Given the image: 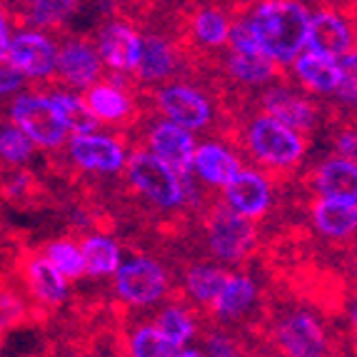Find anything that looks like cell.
I'll return each mask as SVG.
<instances>
[{"mask_svg":"<svg viewBox=\"0 0 357 357\" xmlns=\"http://www.w3.org/2000/svg\"><path fill=\"white\" fill-rule=\"evenodd\" d=\"M238 18L250 28L265 58L285 70L295 55L305 50L310 8L305 0H248Z\"/></svg>","mask_w":357,"mask_h":357,"instance_id":"1","label":"cell"},{"mask_svg":"<svg viewBox=\"0 0 357 357\" xmlns=\"http://www.w3.org/2000/svg\"><path fill=\"white\" fill-rule=\"evenodd\" d=\"M245 148L252 155V160L265 170L287 173L303 160L305 135L275 120L273 115L257 113L245 126Z\"/></svg>","mask_w":357,"mask_h":357,"instance_id":"2","label":"cell"},{"mask_svg":"<svg viewBox=\"0 0 357 357\" xmlns=\"http://www.w3.org/2000/svg\"><path fill=\"white\" fill-rule=\"evenodd\" d=\"M128 183L135 188L150 205L160 210H173L188 203V178H180L173 167L155 158L150 150L135 148L126 160Z\"/></svg>","mask_w":357,"mask_h":357,"instance_id":"3","label":"cell"},{"mask_svg":"<svg viewBox=\"0 0 357 357\" xmlns=\"http://www.w3.org/2000/svg\"><path fill=\"white\" fill-rule=\"evenodd\" d=\"M10 120L43 150L60 148L70 135L66 115L45 90H20L10 105Z\"/></svg>","mask_w":357,"mask_h":357,"instance_id":"4","label":"cell"},{"mask_svg":"<svg viewBox=\"0 0 357 357\" xmlns=\"http://www.w3.org/2000/svg\"><path fill=\"white\" fill-rule=\"evenodd\" d=\"M158 113L190 132L208 130L215 123V102L200 85L185 80H167L153 93Z\"/></svg>","mask_w":357,"mask_h":357,"instance_id":"5","label":"cell"},{"mask_svg":"<svg viewBox=\"0 0 357 357\" xmlns=\"http://www.w3.org/2000/svg\"><path fill=\"white\" fill-rule=\"evenodd\" d=\"M60 40L53 30L40 28H15L8 40L6 58L25 75L28 83H50L55 77Z\"/></svg>","mask_w":357,"mask_h":357,"instance_id":"6","label":"cell"},{"mask_svg":"<svg viewBox=\"0 0 357 357\" xmlns=\"http://www.w3.org/2000/svg\"><path fill=\"white\" fill-rule=\"evenodd\" d=\"M205 238H208L210 252L218 260L227 262V265H238L255 248L257 230H255V222L238 213H232L222 203V205H215L205 215Z\"/></svg>","mask_w":357,"mask_h":357,"instance_id":"7","label":"cell"},{"mask_svg":"<svg viewBox=\"0 0 357 357\" xmlns=\"http://www.w3.org/2000/svg\"><path fill=\"white\" fill-rule=\"evenodd\" d=\"M170 290V275L160 262L148 255H135L123 260L115 270V292L120 303L130 307L158 305Z\"/></svg>","mask_w":357,"mask_h":357,"instance_id":"8","label":"cell"},{"mask_svg":"<svg viewBox=\"0 0 357 357\" xmlns=\"http://www.w3.org/2000/svg\"><path fill=\"white\" fill-rule=\"evenodd\" d=\"M305 50L335 60L352 53L355 50V23H352V18L345 15V10L333 6L310 10Z\"/></svg>","mask_w":357,"mask_h":357,"instance_id":"9","label":"cell"},{"mask_svg":"<svg viewBox=\"0 0 357 357\" xmlns=\"http://www.w3.org/2000/svg\"><path fill=\"white\" fill-rule=\"evenodd\" d=\"M275 345L282 357H328L330 340L310 310H290L275 325Z\"/></svg>","mask_w":357,"mask_h":357,"instance_id":"10","label":"cell"},{"mask_svg":"<svg viewBox=\"0 0 357 357\" xmlns=\"http://www.w3.org/2000/svg\"><path fill=\"white\" fill-rule=\"evenodd\" d=\"M68 158L83 173L115 175L126 170L128 150L118 135L93 130L70 135V140H68Z\"/></svg>","mask_w":357,"mask_h":357,"instance_id":"11","label":"cell"},{"mask_svg":"<svg viewBox=\"0 0 357 357\" xmlns=\"http://www.w3.org/2000/svg\"><path fill=\"white\" fill-rule=\"evenodd\" d=\"M287 68L292 70V77H295V83H298L300 90H307L312 96L325 98L337 93L342 80L347 77V73H355L357 58H355V50L342 55L340 60L310 53V50H300Z\"/></svg>","mask_w":357,"mask_h":357,"instance_id":"12","label":"cell"},{"mask_svg":"<svg viewBox=\"0 0 357 357\" xmlns=\"http://www.w3.org/2000/svg\"><path fill=\"white\" fill-rule=\"evenodd\" d=\"M140 40H143V33L130 20L110 18L96 30L93 45H96L102 66L107 70L118 73V75H128V73L135 70L137 55H140Z\"/></svg>","mask_w":357,"mask_h":357,"instance_id":"13","label":"cell"},{"mask_svg":"<svg viewBox=\"0 0 357 357\" xmlns=\"http://www.w3.org/2000/svg\"><path fill=\"white\" fill-rule=\"evenodd\" d=\"M102 70H105V66H102L100 55H98L90 38H68V40L60 43L55 80L63 88L83 93L85 88L100 80Z\"/></svg>","mask_w":357,"mask_h":357,"instance_id":"14","label":"cell"},{"mask_svg":"<svg viewBox=\"0 0 357 357\" xmlns=\"http://www.w3.org/2000/svg\"><path fill=\"white\" fill-rule=\"evenodd\" d=\"M260 110L265 115H273L275 120L285 123L287 128L298 130L300 135H307L317 128L320 110L310 96H305L300 88L282 83H270L260 96Z\"/></svg>","mask_w":357,"mask_h":357,"instance_id":"15","label":"cell"},{"mask_svg":"<svg viewBox=\"0 0 357 357\" xmlns=\"http://www.w3.org/2000/svg\"><path fill=\"white\" fill-rule=\"evenodd\" d=\"M83 100L93 118L105 126H126L135 118V98L130 85L123 80V75L113 73V77L98 80L90 88L83 90Z\"/></svg>","mask_w":357,"mask_h":357,"instance_id":"16","label":"cell"},{"mask_svg":"<svg viewBox=\"0 0 357 357\" xmlns=\"http://www.w3.org/2000/svg\"><path fill=\"white\" fill-rule=\"evenodd\" d=\"M183 66L178 43L170 40L165 33H143L140 40V55L135 63V80L140 85H162L173 80Z\"/></svg>","mask_w":357,"mask_h":357,"instance_id":"17","label":"cell"},{"mask_svg":"<svg viewBox=\"0 0 357 357\" xmlns=\"http://www.w3.org/2000/svg\"><path fill=\"white\" fill-rule=\"evenodd\" d=\"M222 203L248 220H260L273 205L270 178L255 167H240L238 175L222 188Z\"/></svg>","mask_w":357,"mask_h":357,"instance_id":"18","label":"cell"},{"mask_svg":"<svg viewBox=\"0 0 357 357\" xmlns=\"http://www.w3.org/2000/svg\"><path fill=\"white\" fill-rule=\"evenodd\" d=\"M150 153L155 158H160L165 165H170L180 178L192 175V155H195V132L185 130V128L175 126L170 120H158L153 123L145 137Z\"/></svg>","mask_w":357,"mask_h":357,"instance_id":"19","label":"cell"},{"mask_svg":"<svg viewBox=\"0 0 357 357\" xmlns=\"http://www.w3.org/2000/svg\"><path fill=\"white\" fill-rule=\"evenodd\" d=\"M232 13L215 3H203L190 10L185 20V38L200 53H220L227 48Z\"/></svg>","mask_w":357,"mask_h":357,"instance_id":"20","label":"cell"},{"mask_svg":"<svg viewBox=\"0 0 357 357\" xmlns=\"http://www.w3.org/2000/svg\"><path fill=\"white\" fill-rule=\"evenodd\" d=\"M23 282L40 307H60L68 300V280L43 252L23 257Z\"/></svg>","mask_w":357,"mask_h":357,"instance_id":"21","label":"cell"},{"mask_svg":"<svg viewBox=\"0 0 357 357\" xmlns=\"http://www.w3.org/2000/svg\"><path fill=\"white\" fill-rule=\"evenodd\" d=\"M240 160L238 155L232 153L227 145L222 143H203L195 148L192 155V175H195L200 183L210 185V188H225L240 170Z\"/></svg>","mask_w":357,"mask_h":357,"instance_id":"22","label":"cell"},{"mask_svg":"<svg viewBox=\"0 0 357 357\" xmlns=\"http://www.w3.org/2000/svg\"><path fill=\"white\" fill-rule=\"evenodd\" d=\"M312 220L322 238L350 240L357 227V200L317 197L312 205Z\"/></svg>","mask_w":357,"mask_h":357,"instance_id":"23","label":"cell"},{"mask_svg":"<svg viewBox=\"0 0 357 357\" xmlns=\"http://www.w3.org/2000/svg\"><path fill=\"white\" fill-rule=\"evenodd\" d=\"M222 70L230 77L232 83L243 85V88H268L280 77V68L273 60L260 53H232L227 50L222 58Z\"/></svg>","mask_w":357,"mask_h":357,"instance_id":"24","label":"cell"},{"mask_svg":"<svg viewBox=\"0 0 357 357\" xmlns=\"http://www.w3.org/2000/svg\"><path fill=\"white\" fill-rule=\"evenodd\" d=\"M257 300V287L255 280L245 273H230L225 287L220 290V295L213 300V312L218 320L222 322H235L238 317L248 315L250 307Z\"/></svg>","mask_w":357,"mask_h":357,"instance_id":"25","label":"cell"},{"mask_svg":"<svg viewBox=\"0 0 357 357\" xmlns=\"http://www.w3.org/2000/svg\"><path fill=\"white\" fill-rule=\"evenodd\" d=\"M315 190L320 197H342V200H357V165L347 158H330L317 167Z\"/></svg>","mask_w":357,"mask_h":357,"instance_id":"26","label":"cell"},{"mask_svg":"<svg viewBox=\"0 0 357 357\" xmlns=\"http://www.w3.org/2000/svg\"><path fill=\"white\" fill-rule=\"evenodd\" d=\"M83 0H20V20L30 28L58 30L80 10Z\"/></svg>","mask_w":357,"mask_h":357,"instance_id":"27","label":"cell"},{"mask_svg":"<svg viewBox=\"0 0 357 357\" xmlns=\"http://www.w3.org/2000/svg\"><path fill=\"white\" fill-rule=\"evenodd\" d=\"M80 252H83L85 262V275L88 278H110L123 262V250L110 235L105 232H93L85 235L80 243Z\"/></svg>","mask_w":357,"mask_h":357,"instance_id":"28","label":"cell"},{"mask_svg":"<svg viewBox=\"0 0 357 357\" xmlns=\"http://www.w3.org/2000/svg\"><path fill=\"white\" fill-rule=\"evenodd\" d=\"M230 270L220 265H190L183 275V285L188 290V298L197 305H213V300L225 287Z\"/></svg>","mask_w":357,"mask_h":357,"instance_id":"29","label":"cell"},{"mask_svg":"<svg viewBox=\"0 0 357 357\" xmlns=\"http://www.w3.org/2000/svg\"><path fill=\"white\" fill-rule=\"evenodd\" d=\"M185 352L188 347L173 342L155 325H137L128 335V355L130 357H185Z\"/></svg>","mask_w":357,"mask_h":357,"instance_id":"30","label":"cell"},{"mask_svg":"<svg viewBox=\"0 0 357 357\" xmlns=\"http://www.w3.org/2000/svg\"><path fill=\"white\" fill-rule=\"evenodd\" d=\"M155 328L162 335L178 342V345H188L197 335V320L190 312V307H185L180 303H167L160 307V312L155 315Z\"/></svg>","mask_w":357,"mask_h":357,"instance_id":"31","label":"cell"},{"mask_svg":"<svg viewBox=\"0 0 357 357\" xmlns=\"http://www.w3.org/2000/svg\"><path fill=\"white\" fill-rule=\"evenodd\" d=\"M48 93H50V98L58 102V107L63 110V115H66L70 135L98 130L100 123L93 118V113H90L88 105H85L83 96H77L75 90H68V88H63V85H55V88H50Z\"/></svg>","mask_w":357,"mask_h":357,"instance_id":"32","label":"cell"},{"mask_svg":"<svg viewBox=\"0 0 357 357\" xmlns=\"http://www.w3.org/2000/svg\"><path fill=\"white\" fill-rule=\"evenodd\" d=\"M43 255H45V260H48L66 280H80V278H85L83 252H80V245L73 243V240H68V238L53 240V243L45 245Z\"/></svg>","mask_w":357,"mask_h":357,"instance_id":"33","label":"cell"},{"mask_svg":"<svg viewBox=\"0 0 357 357\" xmlns=\"http://www.w3.org/2000/svg\"><path fill=\"white\" fill-rule=\"evenodd\" d=\"M33 153H36V145L30 143L23 130H18L13 123L0 126V162L3 165L23 167L33 160Z\"/></svg>","mask_w":357,"mask_h":357,"instance_id":"34","label":"cell"},{"mask_svg":"<svg viewBox=\"0 0 357 357\" xmlns=\"http://www.w3.org/2000/svg\"><path fill=\"white\" fill-rule=\"evenodd\" d=\"M28 320V303L13 285L0 280V335Z\"/></svg>","mask_w":357,"mask_h":357,"instance_id":"35","label":"cell"},{"mask_svg":"<svg viewBox=\"0 0 357 357\" xmlns=\"http://www.w3.org/2000/svg\"><path fill=\"white\" fill-rule=\"evenodd\" d=\"M203 355L205 357H243V350H240L238 340L227 335L225 330H213V333L205 335L203 340Z\"/></svg>","mask_w":357,"mask_h":357,"instance_id":"36","label":"cell"},{"mask_svg":"<svg viewBox=\"0 0 357 357\" xmlns=\"http://www.w3.org/2000/svg\"><path fill=\"white\" fill-rule=\"evenodd\" d=\"M25 85H28V80L23 73L13 66L6 55H0V98L18 96L20 90H25Z\"/></svg>","mask_w":357,"mask_h":357,"instance_id":"37","label":"cell"},{"mask_svg":"<svg viewBox=\"0 0 357 357\" xmlns=\"http://www.w3.org/2000/svg\"><path fill=\"white\" fill-rule=\"evenodd\" d=\"M335 148H337L340 158L355 160L357 145H355V132H352V128H347V130H340L337 132V137H335Z\"/></svg>","mask_w":357,"mask_h":357,"instance_id":"38","label":"cell"},{"mask_svg":"<svg viewBox=\"0 0 357 357\" xmlns=\"http://www.w3.org/2000/svg\"><path fill=\"white\" fill-rule=\"evenodd\" d=\"M10 33H13V23H10V18L6 15V10L0 8V55H6L8 40H10Z\"/></svg>","mask_w":357,"mask_h":357,"instance_id":"39","label":"cell"},{"mask_svg":"<svg viewBox=\"0 0 357 357\" xmlns=\"http://www.w3.org/2000/svg\"><path fill=\"white\" fill-rule=\"evenodd\" d=\"M185 357H205V355L200 350H188V352H185Z\"/></svg>","mask_w":357,"mask_h":357,"instance_id":"40","label":"cell"}]
</instances>
